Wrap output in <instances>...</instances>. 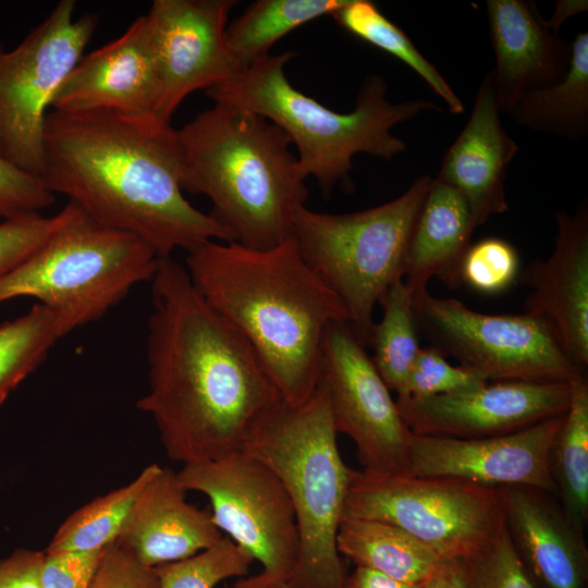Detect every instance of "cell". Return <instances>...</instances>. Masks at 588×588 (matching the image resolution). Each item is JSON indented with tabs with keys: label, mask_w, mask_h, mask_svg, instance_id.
Returning <instances> with one entry per match:
<instances>
[{
	"label": "cell",
	"mask_w": 588,
	"mask_h": 588,
	"mask_svg": "<svg viewBox=\"0 0 588 588\" xmlns=\"http://www.w3.org/2000/svg\"><path fill=\"white\" fill-rule=\"evenodd\" d=\"M457 563L467 588H540L518 555L505 525L481 549Z\"/></svg>",
	"instance_id": "33"
},
{
	"label": "cell",
	"mask_w": 588,
	"mask_h": 588,
	"mask_svg": "<svg viewBox=\"0 0 588 588\" xmlns=\"http://www.w3.org/2000/svg\"><path fill=\"white\" fill-rule=\"evenodd\" d=\"M39 179L54 196L137 236L160 258L229 242L209 213L185 198L177 130L155 115L50 110Z\"/></svg>",
	"instance_id": "2"
},
{
	"label": "cell",
	"mask_w": 588,
	"mask_h": 588,
	"mask_svg": "<svg viewBox=\"0 0 588 588\" xmlns=\"http://www.w3.org/2000/svg\"><path fill=\"white\" fill-rule=\"evenodd\" d=\"M76 328L66 315L38 303L26 314L0 324V406L51 348Z\"/></svg>",
	"instance_id": "28"
},
{
	"label": "cell",
	"mask_w": 588,
	"mask_h": 588,
	"mask_svg": "<svg viewBox=\"0 0 588 588\" xmlns=\"http://www.w3.org/2000/svg\"><path fill=\"white\" fill-rule=\"evenodd\" d=\"M476 229L465 198L454 187L432 180L415 222L404 261L403 280L413 296L438 278L460 283V266Z\"/></svg>",
	"instance_id": "23"
},
{
	"label": "cell",
	"mask_w": 588,
	"mask_h": 588,
	"mask_svg": "<svg viewBox=\"0 0 588 588\" xmlns=\"http://www.w3.org/2000/svg\"><path fill=\"white\" fill-rule=\"evenodd\" d=\"M422 586L400 581L379 572L356 566L355 571L346 576L343 588H422Z\"/></svg>",
	"instance_id": "41"
},
{
	"label": "cell",
	"mask_w": 588,
	"mask_h": 588,
	"mask_svg": "<svg viewBox=\"0 0 588 588\" xmlns=\"http://www.w3.org/2000/svg\"><path fill=\"white\" fill-rule=\"evenodd\" d=\"M182 189L205 195L229 242L269 248L293 236L308 191L291 140L256 113L217 103L177 130Z\"/></svg>",
	"instance_id": "4"
},
{
	"label": "cell",
	"mask_w": 588,
	"mask_h": 588,
	"mask_svg": "<svg viewBox=\"0 0 588 588\" xmlns=\"http://www.w3.org/2000/svg\"><path fill=\"white\" fill-rule=\"evenodd\" d=\"M336 549L356 566L417 585L440 574L449 562L400 527L366 518H342Z\"/></svg>",
	"instance_id": "24"
},
{
	"label": "cell",
	"mask_w": 588,
	"mask_h": 588,
	"mask_svg": "<svg viewBox=\"0 0 588 588\" xmlns=\"http://www.w3.org/2000/svg\"><path fill=\"white\" fill-rule=\"evenodd\" d=\"M519 256L507 241L489 236L470 244L460 266V283L483 294L506 291L519 277Z\"/></svg>",
	"instance_id": "34"
},
{
	"label": "cell",
	"mask_w": 588,
	"mask_h": 588,
	"mask_svg": "<svg viewBox=\"0 0 588 588\" xmlns=\"http://www.w3.org/2000/svg\"><path fill=\"white\" fill-rule=\"evenodd\" d=\"M347 0H258L226 28V44L240 71L267 57L296 27L332 15ZM238 71V72H240Z\"/></svg>",
	"instance_id": "27"
},
{
	"label": "cell",
	"mask_w": 588,
	"mask_h": 588,
	"mask_svg": "<svg viewBox=\"0 0 588 588\" xmlns=\"http://www.w3.org/2000/svg\"><path fill=\"white\" fill-rule=\"evenodd\" d=\"M176 471L160 466L143 489L117 541L148 567L180 561L222 538L210 513L186 501Z\"/></svg>",
	"instance_id": "22"
},
{
	"label": "cell",
	"mask_w": 588,
	"mask_h": 588,
	"mask_svg": "<svg viewBox=\"0 0 588 588\" xmlns=\"http://www.w3.org/2000/svg\"><path fill=\"white\" fill-rule=\"evenodd\" d=\"M569 399L571 381H491L470 391L395 402L415 436L479 439L561 416Z\"/></svg>",
	"instance_id": "15"
},
{
	"label": "cell",
	"mask_w": 588,
	"mask_h": 588,
	"mask_svg": "<svg viewBox=\"0 0 588 588\" xmlns=\"http://www.w3.org/2000/svg\"><path fill=\"white\" fill-rule=\"evenodd\" d=\"M555 497L581 530L588 525V380L586 373L571 381V399L551 451Z\"/></svg>",
	"instance_id": "26"
},
{
	"label": "cell",
	"mask_w": 588,
	"mask_h": 588,
	"mask_svg": "<svg viewBox=\"0 0 588 588\" xmlns=\"http://www.w3.org/2000/svg\"><path fill=\"white\" fill-rule=\"evenodd\" d=\"M449 578L453 588H467L457 562H449Z\"/></svg>",
	"instance_id": "44"
},
{
	"label": "cell",
	"mask_w": 588,
	"mask_h": 588,
	"mask_svg": "<svg viewBox=\"0 0 588 588\" xmlns=\"http://www.w3.org/2000/svg\"><path fill=\"white\" fill-rule=\"evenodd\" d=\"M336 436L319 381L305 402L279 399L265 409L241 449L277 475L294 507L299 550L289 588L344 587L336 535L353 469L340 454Z\"/></svg>",
	"instance_id": "6"
},
{
	"label": "cell",
	"mask_w": 588,
	"mask_h": 588,
	"mask_svg": "<svg viewBox=\"0 0 588 588\" xmlns=\"http://www.w3.org/2000/svg\"><path fill=\"white\" fill-rule=\"evenodd\" d=\"M294 52L268 54L206 90L215 102L264 117L279 126L297 149L298 166L329 194L338 184L350 187L352 159L368 154L387 161L406 149L391 128L426 111H441L431 100L392 103L381 75L366 76L347 113L333 111L293 87L285 65Z\"/></svg>",
	"instance_id": "5"
},
{
	"label": "cell",
	"mask_w": 588,
	"mask_h": 588,
	"mask_svg": "<svg viewBox=\"0 0 588 588\" xmlns=\"http://www.w3.org/2000/svg\"><path fill=\"white\" fill-rule=\"evenodd\" d=\"M182 488L205 494L213 524L261 565L234 588H279L294 575L299 550L296 516L277 475L244 451L183 465Z\"/></svg>",
	"instance_id": "10"
},
{
	"label": "cell",
	"mask_w": 588,
	"mask_h": 588,
	"mask_svg": "<svg viewBox=\"0 0 588 588\" xmlns=\"http://www.w3.org/2000/svg\"><path fill=\"white\" fill-rule=\"evenodd\" d=\"M320 382L333 426L353 440L364 469L408 474L413 433L348 322L332 323L323 334Z\"/></svg>",
	"instance_id": "13"
},
{
	"label": "cell",
	"mask_w": 588,
	"mask_h": 588,
	"mask_svg": "<svg viewBox=\"0 0 588 588\" xmlns=\"http://www.w3.org/2000/svg\"><path fill=\"white\" fill-rule=\"evenodd\" d=\"M344 517L405 530L449 562H460L504 526L500 489L448 477L352 470Z\"/></svg>",
	"instance_id": "9"
},
{
	"label": "cell",
	"mask_w": 588,
	"mask_h": 588,
	"mask_svg": "<svg viewBox=\"0 0 588 588\" xmlns=\"http://www.w3.org/2000/svg\"><path fill=\"white\" fill-rule=\"evenodd\" d=\"M160 83L145 15L124 33L83 56L61 84L51 110L155 115Z\"/></svg>",
	"instance_id": "17"
},
{
	"label": "cell",
	"mask_w": 588,
	"mask_h": 588,
	"mask_svg": "<svg viewBox=\"0 0 588 588\" xmlns=\"http://www.w3.org/2000/svg\"><path fill=\"white\" fill-rule=\"evenodd\" d=\"M433 177H417L385 204L350 213L297 210L293 237L307 265L344 305L348 324L368 343L373 310L403 279L409 238Z\"/></svg>",
	"instance_id": "8"
},
{
	"label": "cell",
	"mask_w": 588,
	"mask_h": 588,
	"mask_svg": "<svg viewBox=\"0 0 588 588\" xmlns=\"http://www.w3.org/2000/svg\"><path fill=\"white\" fill-rule=\"evenodd\" d=\"M382 317L373 322L368 343L372 363L390 391L401 395L420 350L413 294L404 280L394 282L380 298Z\"/></svg>",
	"instance_id": "30"
},
{
	"label": "cell",
	"mask_w": 588,
	"mask_h": 588,
	"mask_svg": "<svg viewBox=\"0 0 588 588\" xmlns=\"http://www.w3.org/2000/svg\"><path fill=\"white\" fill-rule=\"evenodd\" d=\"M500 492L511 541L540 588H587L585 531L558 498L528 486L503 487Z\"/></svg>",
	"instance_id": "20"
},
{
	"label": "cell",
	"mask_w": 588,
	"mask_h": 588,
	"mask_svg": "<svg viewBox=\"0 0 588 588\" xmlns=\"http://www.w3.org/2000/svg\"><path fill=\"white\" fill-rule=\"evenodd\" d=\"M564 415L489 438L413 434L408 474L463 479L497 489L528 486L555 495L550 458Z\"/></svg>",
	"instance_id": "16"
},
{
	"label": "cell",
	"mask_w": 588,
	"mask_h": 588,
	"mask_svg": "<svg viewBox=\"0 0 588 588\" xmlns=\"http://www.w3.org/2000/svg\"><path fill=\"white\" fill-rule=\"evenodd\" d=\"M253 562L246 550L222 537L195 555L154 568L160 588H215L228 578L246 576Z\"/></svg>",
	"instance_id": "32"
},
{
	"label": "cell",
	"mask_w": 588,
	"mask_h": 588,
	"mask_svg": "<svg viewBox=\"0 0 588 588\" xmlns=\"http://www.w3.org/2000/svg\"><path fill=\"white\" fill-rule=\"evenodd\" d=\"M75 0H60L14 49L0 47V156L36 177L52 101L99 23L94 13L75 17Z\"/></svg>",
	"instance_id": "11"
},
{
	"label": "cell",
	"mask_w": 588,
	"mask_h": 588,
	"mask_svg": "<svg viewBox=\"0 0 588 588\" xmlns=\"http://www.w3.org/2000/svg\"><path fill=\"white\" fill-rule=\"evenodd\" d=\"M485 5L495 59L494 98L507 114L522 95L565 76L572 47L550 28L534 1L487 0Z\"/></svg>",
	"instance_id": "19"
},
{
	"label": "cell",
	"mask_w": 588,
	"mask_h": 588,
	"mask_svg": "<svg viewBox=\"0 0 588 588\" xmlns=\"http://www.w3.org/2000/svg\"><path fill=\"white\" fill-rule=\"evenodd\" d=\"M486 381L473 371L450 364L434 346L420 347L401 399H424L470 391Z\"/></svg>",
	"instance_id": "35"
},
{
	"label": "cell",
	"mask_w": 588,
	"mask_h": 588,
	"mask_svg": "<svg viewBox=\"0 0 588 588\" xmlns=\"http://www.w3.org/2000/svg\"><path fill=\"white\" fill-rule=\"evenodd\" d=\"M234 0H155L145 14L160 83L156 117L170 123L182 101L240 71L226 44Z\"/></svg>",
	"instance_id": "14"
},
{
	"label": "cell",
	"mask_w": 588,
	"mask_h": 588,
	"mask_svg": "<svg viewBox=\"0 0 588 588\" xmlns=\"http://www.w3.org/2000/svg\"><path fill=\"white\" fill-rule=\"evenodd\" d=\"M500 115L489 71L477 89L470 117L446 150L436 177L461 193L476 228L509 210L505 180L518 145Z\"/></svg>",
	"instance_id": "21"
},
{
	"label": "cell",
	"mask_w": 588,
	"mask_h": 588,
	"mask_svg": "<svg viewBox=\"0 0 588 588\" xmlns=\"http://www.w3.org/2000/svg\"><path fill=\"white\" fill-rule=\"evenodd\" d=\"M413 299L417 327L433 346L486 382H569L586 373L537 315L478 313L456 298L436 297L428 291Z\"/></svg>",
	"instance_id": "12"
},
{
	"label": "cell",
	"mask_w": 588,
	"mask_h": 588,
	"mask_svg": "<svg viewBox=\"0 0 588 588\" xmlns=\"http://www.w3.org/2000/svg\"><path fill=\"white\" fill-rule=\"evenodd\" d=\"M449 562L445 568L437 576L424 584L422 588H453L449 578Z\"/></svg>",
	"instance_id": "43"
},
{
	"label": "cell",
	"mask_w": 588,
	"mask_h": 588,
	"mask_svg": "<svg viewBox=\"0 0 588 588\" xmlns=\"http://www.w3.org/2000/svg\"><path fill=\"white\" fill-rule=\"evenodd\" d=\"M62 209L63 220L46 243L0 277V303L33 297L78 328L150 282L160 257L137 236L97 223L72 203Z\"/></svg>",
	"instance_id": "7"
},
{
	"label": "cell",
	"mask_w": 588,
	"mask_h": 588,
	"mask_svg": "<svg viewBox=\"0 0 588 588\" xmlns=\"http://www.w3.org/2000/svg\"><path fill=\"white\" fill-rule=\"evenodd\" d=\"M554 248L519 273L529 289L524 311L544 319L566 356L579 368L588 365V205L574 213H555Z\"/></svg>",
	"instance_id": "18"
},
{
	"label": "cell",
	"mask_w": 588,
	"mask_h": 588,
	"mask_svg": "<svg viewBox=\"0 0 588 588\" xmlns=\"http://www.w3.org/2000/svg\"><path fill=\"white\" fill-rule=\"evenodd\" d=\"M571 47L565 76L522 95L507 115L520 127L577 143L588 134V33H578Z\"/></svg>",
	"instance_id": "25"
},
{
	"label": "cell",
	"mask_w": 588,
	"mask_h": 588,
	"mask_svg": "<svg viewBox=\"0 0 588 588\" xmlns=\"http://www.w3.org/2000/svg\"><path fill=\"white\" fill-rule=\"evenodd\" d=\"M279 588H289V587L284 586V587H279Z\"/></svg>",
	"instance_id": "45"
},
{
	"label": "cell",
	"mask_w": 588,
	"mask_h": 588,
	"mask_svg": "<svg viewBox=\"0 0 588 588\" xmlns=\"http://www.w3.org/2000/svg\"><path fill=\"white\" fill-rule=\"evenodd\" d=\"M106 548L93 551L45 552L40 571L41 588H88Z\"/></svg>",
	"instance_id": "39"
},
{
	"label": "cell",
	"mask_w": 588,
	"mask_h": 588,
	"mask_svg": "<svg viewBox=\"0 0 588 588\" xmlns=\"http://www.w3.org/2000/svg\"><path fill=\"white\" fill-rule=\"evenodd\" d=\"M54 195L41 180L22 171L0 156V218L40 213L51 206Z\"/></svg>",
	"instance_id": "37"
},
{
	"label": "cell",
	"mask_w": 588,
	"mask_h": 588,
	"mask_svg": "<svg viewBox=\"0 0 588 588\" xmlns=\"http://www.w3.org/2000/svg\"><path fill=\"white\" fill-rule=\"evenodd\" d=\"M149 415L167 455L183 465L241 451L257 417L280 397L247 341L194 286L185 266L160 258L150 281Z\"/></svg>",
	"instance_id": "1"
},
{
	"label": "cell",
	"mask_w": 588,
	"mask_h": 588,
	"mask_svg": "<svg viewBox=\"0 0 588 588\" xmlns=\"http://www.w3.org/2000/svg\"><path fill=\"white\" fill-rule=\"evenodd\" d=\"M335 22L353 36L390 53L419 75L454 114L464 112L463 100L438 69L418 50L405 32L387 19L368 0H347L332 14Z\"/></svg>",
	"instance_id": "31"
},
{
	"label": "cell",
	"mask_w": 588,
	"mask_h": 588,
	"mask_svg": "<svg viewBox=\"0 0 588 588\" xmlns=\"http://www.w3.org/2000/svg\"><path fill=\"white\" fill-rule=\"evenodd\" d=\"M64 211L44 217L29 213L3 219L0 223V277L34 255L61 224Z\"/></svg>",
	"instance_id": "36"
},
{
	"label": "cell",
	"mask_w": 588,
	"mask_h": 588,
	"mask_svg": "<svg viewBox=\"0 0 588 588\" xmlns=\"http://www.w3.org/2000/svg\"><path fill=\"white\" fill-rule=\"evenodd\" d=\"M587 10V1H559L548 24L558 34L560 26L572 15Z\"/></svg>",
	"instance_id": "42"
},
{
	"label": "cell",
	"mask_w": 588,
	"mask_h": 588,
	"mask_svg": "<svg viewBox=\"0 0 588 588\" xmlns=\"http://www.w3.org/2000/svg\"><path fill=\"white\" fill-rule=\"evenodd\" d=\"M154 463L128 483L73 512L57 529L45 552L93 551L115 541L138 495L158 471Z\"/></svg>",
	"instance_id": "29"
},
{
	"label": "cell",
	"mask_w": 588,
	"mask_h": 588,
	"mask_svg": "<svg viewBox=\"0 0 588 588\" xmlns=\"http://www.w3.org/2000/svg\"><path fill=\"white\" fill-rule=\"evenodd\" d=\"M88 588H160V583L154 567L115 540L106 548Z\"/></svg>",
	"instance_id": "38"
},
{
	"label": "cell",
	"mask_w": 588,
	"mask_h": 588,
	"mask_svg": "<svg viewBox=\"0 0 588 588\" xmlns=\"http://www.w3.org/2000/svg\"><path fill=\"white\" fill-rule=\"evenodd\" d=\"M44 558L45 551L20 548L0 559V588H41Z\"/></svg>",
	"instance_id": "40"
},
{
	"label": "cell",
	"mask_w": 588,
	"mask_h": 588,
	"mask_svg": "<svg viewBox=\"0 0 588 588\" xmlns=\"http://www.w3.org/2000/svg\"><path fill=\"white\" fill-rule=\"evenodd\" d=\"M185 269L207 304L250 345L281 400L309 399L320 381L323 334L348 316L294 237L269 248L210 241L187 253Z\"/></svg>",
	"instance_id": "3"
}]
</instances>
